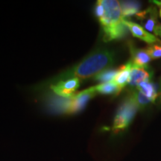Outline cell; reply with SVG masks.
Returning <instances> with one entry per match:
<instances>
[{"label":"cell","mask_w":161,"mask_h":161,"mask_svg":"<svg viewBox=\"0 0 161 161\" xmlns=\"http://www.w3.org/2000/svg\"><path fill=\"white\" fill-rule=\"evenodd\" d=\"M114 63V53L107 49L98 48L90 53L80 63L55 76L52 79L44 82L43 85L37 88L40 90L45 88L47 84L50 86L61 80L72 78H78L80 80L94 78L101 72L109 69Z\"/></svg>","instance_id":"obj_1"},{"label":"cell","mask_w":161,"mask_h":161,"mask_svg":"<svg viewBox=\"0 0 161 161\" xmlns=\"http://www.w3.org/2000/svg\"><path fill=\"white\" fill-rule=\"evenodd\" d=\"M104 6V14L99 23L104 33V41L109 42L114 40L123 38L127 35L128 29L124 25L120 2L116 0H101Z\"/></svg>","instance_id":"obj_2"},{"label":"cell","mask_w":161,"mask_h":161,"mask_svg":"<svg viewBox=\"0 0 161 161\" xmlns=\"http://www.w3.org/2000/svg\"><path fill=\"white\" fill-rule=\"evenodd\" d=\"M139 107L129 96L123 101L114 117L112 130L114 134H118L125 130L131 123L135 116Z\"/></svg>","instance_id":"obj_3"},{"label":"cell","mask_w":161,"mask_h":161,"mask_svg":"<svg viewBox=\"0 0 161 161\" xmlns=\"http://www.w3.org/2000/svg\"><path fill=\"white\" fill-rule=\"evenodd\" d=\"M94 86L76 92L71 97L69 108L67 114H75L84 109L89 101L96 95Z\"/></svg>","instance_id":"obj_4"},{"label":"cell","mask_w":161,"mask_h":161,"mask_svg":"<svg viewBox=\"0 0 161 161\" xmlns=\"http://www.w3.org/2000/svg\"><path fill=\"white\" fill-rule=\"evenodd\" d=\"M45 102L48 109L53 114H67L71 102V97H60L52 92V93L46 94Z\"/></svg>","instance_id":"obj_5"},{"label":"cell","mask_w":161,"mask_h":161,"mask_svg":"<svg viewBox=\"0 0 161 161\" xmlns=\"http://www.w3.org/2000/svg\"><path fill=\"white\" fill-rule=\"evenodd\" d=\"M80 80L78 78H72L58 82L49 86L50 89L56 95L64 98H70L75 94L76 90L79 88Z\"/></svg>","instance_id":"obj_6"},{"label":"cell","mask_w":161,"mask_h":161,"mask_svg":"<svg viewBox=\"0 0 161 161\" xmlns=\"http://www.w3.org/2000/svg\"><path fill=\"white\" fill-rule=\"evenodd\" d=\"M137 19L142 23V26L147 31L155 35L159 25L158 19V11L154 7H150L144 11H141L136 15Z\"/></svg>","instance_id":"obj_7"},{"label":"cell","mask_w":161,"mask_h":161,"mask_svg":"<svg viewBox=\"0 0 161 161\" xmlns=\"http://www.w3.org/2000/svg\"><path fill=\"white\" fill-rule=\"evenodd\" d=\"M122 23L126 26L128 30H129L134 37L138 38V39L142 40L147 43L153 44L155 42L160 41L156 36L147 31L142 25H139L137 23L125 19H123Z\"/></svg>","instance_id":"obj_8"},{"label":"cell","mask_w":161,"mask_h":161,"mask_svg":"<svg viewBox=\"0 0 161 161\" xmlns=\"http://www.w3.org/2000/svg\"><path fill=\"white\" fill-rule=\"evenodd\" d=\"M131 63L130 72L128 84L132 87H136L139 84L145 81H149L152 77V72L148 69V68L140 67Z\"/></svg>","instance_id":"obj_9"},{"label":"cell","mask_w":161,"mask_h":161,"mask_svg":"<svg viewBox=\"0 0 161 161\" xmlns=\"http://www.w3.org/2000/svg\"><path fill=\"white\" fill-rule=\"evenodd\" d=\"M129 49L130 55H131L132 62L134 65L140 66V67L148 68L149 62L152 60V58L148 55L146 51L142 49H137L134 47L133 44H129Z\"/></svg>","instance_id":"obj_10"},{"label":"cell","mask_w":161,"mask_h":161,"mask_svg":"<svg viewBox=\"0 0 161 161\" xmlns=\"http://www.w3.org/2000/svg\"><path fill=\"white\" fill-rule=\"evenodd\" d=\"M130 65H131V63H130V60H129L127 64L121 66L118 69V72L114 80V83L119 87L121 90L123 89L129 81Z\"/></svg>","instance_id":"obj_11"},{"label":"cell","mask_w":161,"mask_h":161,"mask_svg":"<svg viewBox=\"0 0 161 161\" xmlns=\"http://www.w3.org/2000/svg\"><path fill=\"white\" fill-rule=\"evenodd\" d=\"M120 6L124 19L125 17L136 15L141 11L140 3L136 1H122L120 2Z\"/></svg>","instance_id":"obj_12"},{"label":"cell","mask_w":161,"mask_h":161,"mask_svg":"<svg viewBox=\"0 0 161 161\" xmlns=\"http://www.w3.org/2000/svg\"><path fill=\"white\" fill-rule=\"evenodd\" d=\"M94 88L96 93L103 94V95H118L122 91L114 81L99 84L98 85L94 86Z\"/></svg>","instance_id":"obj_13"},{"label":"cell","mask_w":161,"mask_h":161,"mask_svg":"<svg viewBox=\"0 0 161 161\" xmlns=\"http://www.w3.org/2000/svg\"><path fill=\"white\" fill-rule=\"evenodd\" d=\"M136 89L140 90L141 92H142L154 101H155L158 96V91L157 90V87L150 80L149 81L142 82V83L139 84L136 87Z\"/></svg>","instance_id":"obj_14"},{"label":"cell","mask_w":161,"mask_h":161,"mask_svg":"<svg viewBox=\"0 0 161 161\" xmlns=\"http://www.w3.org/2000/svg\"><path fill=\"white\" fill-rule=\"evenodd\" d=\"M130 96L132 98V99L134 101V102L136 104V105L139 107V108H143V107L148 105V104L154 102V101L152 98L148 97L145 94L141 92L140 90L135 89L130 94Z\"/></svg>","instance_id":"obj_15"},{"label":"cell","mask_w":161,"mask_h":161,"mask_svg":"<svg viewBox=\"0 0 161 161\" xmlns=\"http://www.w3.org/2000/svg\"><path fill=\"white\" fill-rule=\"evenodd\" d=\"M118 72L117 69H108L104 70V71L98 73L97 75H96L93 78L94 80L98 82H101V84L108 83V82L114 81V78H115L116 74Z\"/></svg>","instance_id":"obj_16"},{"label":"cell","mask_w":161,"mask_h":161,"mask_svg":"<svg viewBox=\"0 0 161 161\" xmlns=\"http://www.w3.org/2000/svg\"><path fill=\"white\" fill-rule=\"evenodd\" d=\"M152 60L161 58V46L150 44L145 49Z\"/></svg>","instance_id":"obj_17"},{"label":"cell","mask_w":161,"mask_h":161,"mask_svg":"<svg viewBox=\"0 0 161 161\" xmlns=\"http://www.w3.org/2000/svg\"><path fill=\"white\" fill-rule=\"evenodd\" d=\"M95 14L98 17V19L102 18L104 14V6L102 4V3H101V0H98V1H97V3H96L95 8Z\"/></svg>","instance_id":"obj_18"},{"label":"cell","mask_w":161,"mask_h":161,"mask_svg":"<svg viewBox=\"0 0 161 161\" xmlns=\"http://www.w3.org/2000/svg\"><path fill=\"white\" fill-rule=\"evenodd\" d=\"M152 3L155 4L156 5H158L160 8V11H159V14H160V17H161V1H157V0H154V1H152Z\"/></svg>","instance_id":"obj_19"},{"label":"cell","mask_w":161,"mask_h":161,"mask_svg":"<svg viewBox=\"0 0 161 161\" xmlns=\"http://www.w3.org/2000/svg\"><path fill=\"white\" fill-rule=\"evenodd\" d=\"M155 35L158 36V37H160L161 38V23L160 24V25H159L158 29H157Z\"/></svg>","instance_id":"obj_20"},{"label":"cell","mask_w":161,"mask_h":161,"mask_svg":"<svg viewBox=\"0 0 161 161\" xmlns=\"http://www.w3.org/2000/svg\"><path fill=\"white\" fill-rule=\"evenodd\" d=\"M160 44H161V40H160Z\"/></svg>","instance_id":"obj_21"}]
</instances>
